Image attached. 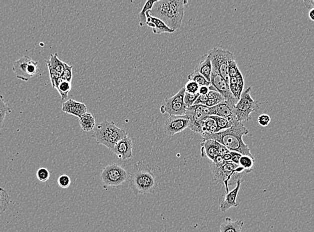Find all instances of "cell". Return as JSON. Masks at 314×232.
Listing matches in <instances>:
<instances>
[{
	"mask_svg": "<svg viewBox=\"0 0 314 232\" xmlns=\"http://www.w3.org/2000/svg\"><path fill=\"white\" fill-rule=\"evenodd\" d=\"M190 121L187 115L183 116H169L163 125L165 133L169 137L181 133L189 128Z\"/></svg>",
	"mask_w": 314,
	"mask_h": 232,
	"instance_id": "4fadbf2b",
	"label": "cell"
},
{
	"mask_svg": "<svg viewBox=\"0 0 314 232\" xmlns=\"http://www.w3.org/2000/svg\"><path fill=\"white\" fill-rule=\"evenodd\" d=\"M212 117L217 123V133L229 129L233 125V123H231L229 120L225 119V118L217 117V116H212Z\"/></svg>",
	"mask_w": 314,
	"mask_h": 232,
	"instance_id": "d6a6232c",
	"label": "cell"
},
{
	"mask_svg": "<svg viewBox=\"0 0 314 232\" xmlns=\"http://www.w3.org/2000/svg\"><path fill=\"white\" fill-rule=\"evenodd\" d=\"M303 3L307 9H314V0H305Z\"/></svg>",
	"mask_w": 314,
	"mask_h": 232,
	"instance_id": "7dc6e473",
	"label": "cell"
},
{
	"mask_svg": "<svg viewBox=\"0 0 314 232\" xmlns=\"http://www.w3.org/2000/svg\"><path fill=\"white\" fill-rule=\"evenodd\" d=\"M251 88L249 87L243 92L241 98L233 108V114L237 121L241 122L249 121L250 115L255 111L258 104L251 97Z\"/></svg>",
	"mask_w": 314,
	"mask_h": 232,
	"instance_id": "52a82bcc",
	"label": "cell"
},
{
	"mask_svg": "<svg viewBox=\"0 0 314 232\" xmlns=\"http://www.w3.org/2000/svg\"><path fill=\"white\" fill-rule=\"evenodd\" d=\"M169 8L170 0H157L154 5L153 9L150 11V15L165 22L169 13Z\"/></svg>",
	"mask_w": 314,
	"mask_h": 232,
	"instance_id": "44dd1931",
	"label": "cell"
},
{
	"mask_svg": "<svg viewBox=\"0 0 314 232\" xmlns=\"http://www.w3.org/2000/svg\"><path fill=\"white\" fill-rule=\"evenodd\" d=\"M185 87L182 88L176 95L169 99H166L165 103L161 105V113H167L169 116L185 115L187 107L184 103L185 97Z\"/></svg>",
	"mask_w": 314,
	"mask_h": 232,
	"instance_id": "9c48e42d",
	"label": "cell"
},
{
	"mask_svg": "<svg viewBox=\"0 0 314 232\" xmlns=\"http://www.w3.org/2000/svg\"><path fill=\"white\" fill-rule=\"evenodd\" d=\"M128 136L125 129H120L113 122L104 120L97 126L93 135L99 145L113 150L121 140Z\"/></svg>",
	"mask_w": 314,
	"mask_h": 232,
	"instance_id": "3957f363",
	"label": "cell"
},
{
	"mask_svg": "<svg viewBox=\"0 0 314 232\" xmlns=\"http://www.w3.org/2000/svg\"><path fill=\"white\" fill-rule=\"evenodd\" d=\"M80 125L84 131L89 132L93 131L95 128L96 121L95 117L92 114L87 113L84 114L79 119Z\"/></svg>",
	"mask_w": 314,
	"mask_h": 232,
	"instance_id": "484cf974",
	"label": "cell"
},
{
	"mask_svg": "<svg viewBox=\"0 0 314 232\" xmlns=\"http://www.w3.org/2000/svg\"><path fill=\"white\" fill-rule=\"evenodd\" d=\"M39 71V62L34 61L28 56L21 58L14 63V73L17 79L21 81H29Z\"/></svg>",
	"mask_w": 314,
	"mask_h": 232,
	"instance_id": "ba28073f",
	"label": "cell"
},
{
	"mask_svg": "<svg viewBox=\"0 0 314 232\" xmlns=\"http://www.w3.org/2000/svg\"><path fill=\"white\" fill-rule=\"evenodd\" d=\"M201 134L209 133L215 134L217 133V125L215 120L212 116H208L205 119L202 120L200 123Z\"/></svg>",
	"mask_w": 314,
	"mask_h": 232,
	"instance_id": "cb8c5ba5",
	"label": "cell"
},
{
	"mask_svg": "<svg viewBox=\"0 0 314 232\" xmlns=\"http://www.w3.org/2000/svg\"><path fill=\"white\" fill-rule=\"evenodd\" d=\"M249 130L243 123L235 120L229 129L215 134H201L203 140H214L227 147L229 151L237 152L242 155L254 158L250 151L249 147L244 143L243 137L249 133Z\"/></svg>",
	"mask_w": 314,
	"mask_h": 232,
	"instance_id": "6da1fadb",
	"label": "cell"
},
{
	"mask_svg": "<svg viewBox=\"0 0 314 232\" xmlns=\"http://www.w3.org/2000/svg\"><path fill=\"white\" fill-rule=\"evenodd\" d=\"M211 169L213 175L214 181L217 183L225 185L226 193H229V185L232 177L240 175L245 170L241 166L233 163V162H225L223 166L214 165L211 162Z\"/></svg>",
	"mask_w": 314,
	"mask_h": 232,
	"instance_id": "5b68a950",
	"label": "cell"
},
{
	"mask_svg": "<svg viewBox=\"0 0 314 232\" xmlns=\"http://www.w3.org/2000/svg\"><path fill=\"white\" fill-rule=\"evenodd\" d=\"M229 87L232 95L239 101L242 94L239 91V87H238L237 78L236 77L230 78Z\"/></svg>",
	"mask_w": 314,
	"mask_h": 232,
	"instance_id": "836d02e7",
	"label": "cell"
},
{
	"mask_svg": "<svg viewBox=\"0 0 314 232\" xmlns=\"http://www.w3.org/2000/svg\"><path fill=\"white\" fill-rule=\"evenodd\" d=\"M187 79L189 81L195 82L199 87H203V86H205V87H209L211 85V83L208 81L203 75H201V74L196 73V72H193V73L190 74V75L188 76Z\"/></svg>",
	"mask_w": 314,
	"mask_h": 232,
	"instance_id": "4dcf8cb0",
	"label": "cell"
},
{
	"mask_svg": "<svg viewBox=\"0 0 314 232\" xmlns=\"http://www.w3.org/2000/svg\"><path fill=\"white\" fill-rule=\"evenodd\" d=\"M12 113V110L5 101L3 95H0V130L5 127V121L7 114Z\"/></svg>",
	"mask_w": 314,
	"mask_h": 232,
	"instance_id": "83f0119b",
	"label": "cell"
},
{
	"mask_svg": "<svg viewBox=\"0 0 314 232\" xmlns=\"http://www.w3.org/2000/svg\"><path fill=\"white\" fill-rule=\"evenodd\" d=\"M73 66H70L66 63L65 70L62 74L61 79L72 83L73 77Z\"/></svg>",
	"mask_w": 314,
	"mask_h": 232,
	"instance_id": "e575fe53",
	"label": "cell"
},
{
	"mask_svg": "<svg viewBox=\"0 0 314 232\" xmlns=\"http://www.w3.org/2000/svg\"><path fill=\"white\" fill-rule=\"evenodd\" d=\"M222 157H223V159L225 162H231L232 156L230 152L229 153L225 154V155L222 156Z\"/></svg>",
	"mask_w": 314,
	"mask_h": 232,
	"instance_id": "c3c4849f",
	"label": "cell"
},
{
	"mask_svg": "<svg viewBox=\"0 0 314 232\" xmlns=\"http://www.w3.org/2000/svg\"><path fill=\"white\" fill-rule=\"evenodd\" d=\"M129 179V173L127 170L114 163L104 168L101 173V180L105 187H118L123 185Z\"/></svg>",
	"mask_w": 314,
	"mask_h": 232,
	"instance_id": "8992f818",
	"label": "cell"
},
{
	"mask_svg": "<svg viewBox=\"0 0 314 232\" xmlns=\"http://www.w3.org/2000/svg\"><path fill=\"white\" fill-rule=\"evenodd\" d=\"M187 3L184 0H170L169 13L164 23L172 31L175 32L181 27L185 15L184 7Z\"/></svg>",
	"mask_w": 314,
	"mask_h": 232,
	"instance_id": "30bf717a",
	"label": "cell"
},
{
	"mask_svg": "<svg viewBox=\"0 0 314 232\" xmlns=\"http://www.w3.org/2000/svg\"><path fill=\"white\" fill-rule=\"evenodd\" d=\"M212 71H213V67H212L211 61L207 55L205 56V59L196 67L194 71L196 73L201 74L210 83H211Z\"/></svg>",
	"mask_w": 314,
	"mask_h": 232,
	"instance_id": "603a6c76",
	"label": "cell"
},
{
	"mask_svg": "<svg viewBox=\"0 0 314 232\" xmlns=\"http://www.w3.org/2000/svg\"><path fill=\"white\" fill-rule=\"evenodd\" d=\"M58 184L63 189H67L71 184V179L69 175H62L58 179Z\"/></svg>",
	"mask_w": 314,
	"mask_h": 232,
	"instance_id": "ab89813d",
	"label": "cell"
},
{
	"mask_svg": "<svg viewBox=\"0 0 314 232\" xmlns=\"http://www.w3.org/2000/svg\"><path fill=\"white\" fill-rule=\"evenodd\" d=\"M208 100L207 95H200L198 97L197 99L196 100L194 105H205Z\"/></svg>",
	"mask_w": 314,
	"mask_h": 232,
	"instance_id": "ee69618b",
	"label": "cell"
},
{
	"mask_svg": "<svg viewBox=\"0 0 314 232\" xmlns=\"http://www.w3.org/2000/svg\"><path fill=\"white\" fill-rule=\"evenodd\" d=\"M236 78H237L238 87H239V91L242 94L243 92V87L244 86H245V82H244L243 75H242L240 71L238 72L237 75H236Z\"/></svg>",
	"mask_w": 314,
	"mask_h": 232,
	"instance_id": "b9f144b4",
	"label": "cell"
},
{
	"mask_svg": "<svg viewBox=\"0 0 314 232\" xmlns=\"http://www.w3.org/2000/svg\"><path fill=\"white\" fill-rule=\"evenodd\" d=\"M50 176H51L50 171L46 168H40L37 172V179L41 182L47 181L50 179Z\"/></svg>",
	"mask_w": 314,
	"mask_h": 232,
	"instance_id": "8d00e7d4",
	"label": "cell"
},
{
	"mask_svg": "<svg viewBox=\"0 0 314 232\" xmlns=\"http://www.w3.org/2000/svg\"><path fill=\"white\" fill-rule=\"evenodd\" d=\"M211 84L215 91L223 96L225 102L229 103L230 105L235 107L238 101L232 95L231 90H230L229 84L215 71H212Z\"/></svg>",
	"mask_w": 314,
	"mask_h": 232,
	"instance_id": "7c38bea8",
	"label": "cell"
},
{
	"mask_svg": "<svg viewBox=\"0 0 314 232\" xmlns=\"http://www.w3.org/2000/svg\"><path fill=\"white\" fill-rule=\"evenodd\" d=\"M11 202V198L9 193L3 187H0V215H3Z\"/></svg>",
	"mask_w": 314,
	"mask_h": 232,
	"instance_id": "f546056e",
	"label": "cell"
},
{
	"mask_svg": "<svg viewBox=\"0 0 314 232\" xmlns=\"http://www.w3.org/2000/svg\"><path fill=\"white\" fill-rule=\"evenodd\" d=\"M156 2L157 1L148 0L147 3L144 5L143 9L140 12L139 15V25L141 26V27H145V25H147V16H146V14H147L148 11H151V10L153 9V6L155 5Z\"/></svg>",
	"mask_w": 314,
	"mask_h": 232,
	"instance_id": "f1b7e54d",
	"label": "cell"
},
{
	"mask_svg": "<svg viewBox=\"0 0 314 232\" xmlns=\"http://www.w3.org/2000/svg\"><path fill=\"white\" fill-rule=\"evenodd\" d=\"M255 158H251L249 156L242 155L239 161V166L243 167L246 173H250L253 169Z\"/></svg>",
	"mask_w": 314,
	"mask_h": 232,
	"instance_id": "1f68e13d",
	"label": "cell"
},
{
	"mask_svg": "<svg viewBox=\"0 0 314 232\" xmlns=\"http://www.w3.org/2000/svg\"><path fill=\"white\" fill-rule=\"evenodd\" d=\"M129 186L137 195L155 193L158 183L151 168L143 161L135 164L129 174Z\"/></svg>",
	"mask_w": 314,
	"mask_h": 232,
	"instance_id": "7a4b0ae2",
	"label": "cell"
},
{
	"mask_svg": "<svg viewBox=\"0 0 314 232\" xmlns=\"http://www.w3.org/2000/svg\"><path fill=\"white\" fill-rule=\"evenodd\" d=\"M230 153H231L232 156L231 162H233V163L237 164V165H239L240 159H241L242 156L241 154L237 153V152L234 151H230Z\"/></svg>",
	"mask_w": 314,
	"mask_h": 232,
	"instance_id": "7bdbcfd3",
	"label": "cell"
},
{
	"mask_svg": "<svg viewBox=\"0 0 314 232\" xmlns=\"http://www.w3.org/2000/svg\"><path fill=\"white\" fill-rule=\"evenodd\" d=\"M233 106L225 101L215 107L209 108V116L225 118L234 123L236 119L233 114Z\"/></svg>",
	"mask_w": 314,
	"mask_h": 232,
	"instance_id": "e0dca14e",
	"label": "cell"
},
{
	"mask_svg": "<svg viewBox=\"0 0 314 232\" xmlns=\"http://www.w3.org/2000/svg\"><path fill=\"white\" fill-rule=\"evenodd\" d=\"M244 221L242 219L232 221L231 218L226 217L220 226V232H242Z\"/></svg>",
	"mask_w": 314,
	"mask_h": 232,
	"instance_id": "7402d4cb",
	"label": "cell"
},
{
	"mask_svg": "<svg viewBox=\"0 0 314 232\" xmlns=\"http://www.w3.org/2000/svg\"><path fill=\"white\" fill-rule=\"evenodd\" d=\"M207 97L208 100L205 106L209 108L215 107V106L225 101L223 96L216 91H210Z\"/></svg>",
	"mask_w": 314,
	"mask_h": 232,
	"instance_id": "4316f807",
	"label": "cell"
},
{
	"mask_svg": "<svg viewBox=\"0 0 314 232\" xmlns=\"http://www.w3.org/2000/svg\"><path fill=\"white\" fill-rule=\"evenodd\" d=\"M308 17L311 21L314 22V9H310L309 13H308Z\"/></svg>",
	"mask_w": 314,
	"mask_h": 232,
	"instance_id": "681fc988",
	"label": "cell"
},
{
	"mask_svg": "<svg viewBox=\"0 0 314 232\" xmlns=\"http://www.w3.org/2000/svg\"><path fill=\"white\" fill-rule=\"evenodd\" d=\"M239 71V67H238L237 64L236 63L235 59L230 61L229 66H228V72H229V77H236Z\"/></svg>",
	"mask_w": 314,
	"mask_h": 232,
	"instance_id": "f35d334b",
	"label": "cell"
},
{
	"mask_svg": "<svg viewBox=\"0 0 314 232\" xmlns=\"http://www.w3.org/2000/svg\"><path fill=\"white\" fill-rule=\"evenodd\" d=\"M211 60L213 71L217 72L229 84L230 77L228 72V66L231 60L235 59L233 53L227 50L214 48L207 53Z\"/></svg>",
	"mask_w": 314,
	"mask_h": 232,
	"instance_id": "277c9868",
	"label": "cell"
},
{
	"mask_svg": "<svg viewBox=\"0 0 314 232\" xmlns=\"http://www.w3.org/2000/svg\"><path fill=\"white\" fill-rule=\"evenodd\" d=\"M62 111L80 119L84 114L87 113V107L85 104L73 99H69L63 104Z\"/></svg>",
	"mask_w": 314,
	"mask_h": 232,
	"instance_id": "ac0fdd59",
	"label": "cell"
},
{
	"mask_svg": "<svg viewBox=\"0 0 314 232\" xmlns=\"http://www.w3.org/2000/svg\"><path fill=\"white\" fill-rule=\"evenodd\" d=\"M49 68L50 78L53 87L56 82L61 77L64 70H65L66 63L62 61L58 57L57 53L51 54L49 61H46Z\"/></svg>",
	"mask_w": 314,
	"mask_h": 232,
	"instance_id": "5bb4252c",
	"label": "cell"
},
{
	"mask_svg": "<svg viewBox=\"0 0 314 232\" xmlns=\"http://www.w3.org/2000/svg\"><path fill=\"white\" fill-rule=\"evenodd\" d=\"M199 86L194 81H189L185 86L186 93L190 94H198L199 91Z\"/></svg>",
	"mask_w": 314,
	"mask_h": 232,
	"instance_id": "74e56055",
	"label": "cell"
},
{
	"mask_svg": "<svg viewBox=\"0 0 314 232\" xmlns=\"http://www.w3.org/2000/svg\"><path fill=\"white\" fill-rule=\"evenodd\" d=\"M258 123L261 127H267L271 123V118L266 114H262L258 117Z\"/></svg>",
	"mask_w": 314,
	"mask_h": 232,
	"instance_id": "60d3db41",
	"label": "cell"
},
{
	"mask_svg": "<svg viewBox=\"0 0 314 232\" xmlns=\"http://www.w3.org/2000/svg\"><path fill=\"white\" fill-rule=\"evenodd\" d=\"M199 94H190L188 93H185V97H184V103H185L186 106L188 108L192 107L194 105V103L199 97Z\"/></svg>",
	"mask_w": 314,
	"mask_h": 232,
	"instance_id": "d590c367",
	"label": "cell"
},
{
	"mask_svg": "<svg viewBox=\"0 0 314 232\" xmlns=\"http://www.w3.org/2000/svg\"><path fill=\"white\" fill-rule=\"evenodd\" d=\"M219 143L214 140H203L201 143V154L202 157H207L211 161H214L219 156Z\"/></svg>",
	"mask_w": 314,
	"mask_h": 232,
	"instance_id": "d6986e66",
	"label": "cell"
},
{
	"mask_svg": "<svg viewBox=\"0 0 314 232\" xmlns=\"http://www.w3.org/2000/svg\"><path fill=\"white\" fill-rule=\"evenodd\" d=\"M54 89L57 90L59 92L60 95H61V99H67L69 93L71 92L72 89V83L71 82L65 81V80L61 79V78L53 86Z\"/></svg>",
	"mask_w": 314,
	"mask_h": 232,
	"instance_id": "d4e9b609",
	"label": "cell"
},
{
	"mask_svg": "<svg viewBox=\"0 0 314 232\" xmlns=\"http://www.w3.org/2000/svg\"><path fill=\"white\" fill-rule=\"evenodd\" d=\"M133 140L127 136L121 140L112 151L120 159L125 161L133 158Z\"/></svg>",
	"mask_w": 314,
	"mask_h": 232,
	"instance_id": "9a60e30c",
	"label": "cell"
},
{
	"mask_svg": "<svg viewBox=\"0 0 314 232\" xmlns=\"http://www.w3.org/2000/svg\"><path fill=\"white\" fill-rule=\"evenodd\" d=\"M210 91L209 88L208 87H200L199 94L200 95H207Z\"/></svg>",
	"mask_w": 314,
	"mask_h": 232,
	"instance_id": "bcb514c9",
	"label": "cell"
},
{
	"mask_svg": "<svg viewBox=\"0 0 314 232\" xmlns=\"http://www.w3.org/2000/svg\"><path fill=\"white\" fill-rule=\"evenodd\" d=\"M218 151H219V155L220 156H223L225 155V154L229 153L230 152L227 147H225V146H223L220 143L219 147H218Z\"/></svg>",
	"mask_w": 314,
	"mask_h": 232,
	"instance_id": "f6af8a7d",
	"label": "cell"
},
{
	"mask_svg": "<svg viewBox=\"0 0 314 232\" xmlns=\"http://www.w3.org/2000/svg\"><path fill=\"white\" fill-rule=\"evenodd\" d=\"M147 18V25L148 27L151 28L153 29L154 34L156 35H160V34L163 33H173L175 31H172L169 27L166 25V24L164 23L161 19H157L152 17L150 15V11H148L146 14Z\"/></svg>",
	"mask_w": 314,
	"mask_h": 232,
	"instance_id": "ffe728a7",
	"label": "cell"
},
{
	"mask_svg": "<svg viewBox=\"0 0 314 232\" xmlns=\"http://www.w3.org/2000/svg\"><path fill=\"white\" fill-rule=\"evenodd\" d=\"M241 179H238L236 181V187L229 193L225 194L220 205V209L222 212L227 211L230 208L237 207L239 206V203H237V198L241 187Z\"/></svg>",
	"mask_w": 314,
	"mask_h": 232,
	"instance_id": "2e32d148",
	"label": "cell"
},
{
	"mask_svg": "<svg viewBox=\"0 0 314 232\" xmlns=\"http://www.w3.org/2000/svg\"><path fill=\"white\" fill-rule=\"evenodd\" d=\"M185 115L189 117V129L196 133H201L200 123L202 120L209 116V108L203 105H196L187 108Z\"/></svg>",
	"mask_w": 314,
	"mask_h": 232,
	"instance_id": "8fae6325",
	"label": "cell"
}]
</instances>
